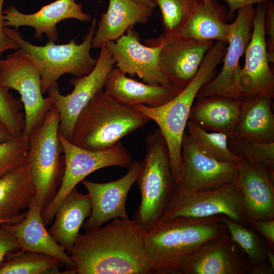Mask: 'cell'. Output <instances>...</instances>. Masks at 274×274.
<instances>
[{
	"label": "cell",
	"mask_w": 274,
	"mask_h": 274,
	"mask_svg": "<svg viewBox=\"0 0 274 274\" xmlns=\"http://www.w3.org/2000/svg\"><path fill=\"white\" fill-rule=\"evenodd\" d=\"M251 266L246 254L227 232L188 257L179 274H246Z\"/></svg>",
	"instance_id": "obj_18"
},
{
	"label": "cell",
	"mask_w": 274,
	"mask_h": 274,
	"mask_svg": "<svg viewBox=\"0 0 274 274\" xmlns=\"http://www.w3.org/2000/svg\"><path fill=\"white\" fill-rule=\"evenodd\" d=\"M64 266L57 258L30 251L19 250L10 252L0 265V274H58L64 273Z\"/></svg>",
	"instance_id": "obj_29"
},
{
	"label": "cell",
	"mask_w": 274,
	"mask_h": 274,
	"mask_svg": "<svg viewBox=\"0 0 274 274\" xmlns=\"http://www.w3.org/2000/svg\"><path fill=\"white\" fill-rule=\"evenodd\" d=\"M225 215L248 226L242 192L236 183L206 191H188L175 186L162 220L178 217L204 218Z\"/></svg>",
	"instance_id": "obj_9"
},
{
	"label": "cell",
	"mask_w": 274,
	"mask_h": 274,
	"mask_svg": "<svg viewBox=\"0 0 274 274\" xmlns=\"http://www.w3.org/2000/svg\"><path fill=\"white\" fill-rule=\"evenodd\" d=\"M150 120L132 107L112 101L102 90L79 115L71 142L87 149H106Z\"/></svg>",
	"instance_id": "obj_4"
},
{
	"label": "cell",
	"mask_w": 274,
	"mask_h": 274,
	"mask_svg": "<svg viewBox=\"0 0 274 274\" xmlns=\"http://www.w3.org/2000/svg\"><path fill=\"white\" fill-rule=\"evenodd\" d=\"M188 120L208 131L233 136L243 100L223 96L196 98Z\"/></svg>",
	"instance_id": "obj_26"
},
{
	"label": "cell",
	"mask_w": 274,
	"mask_h": 274,
	"mask_svg": "<svg viewBox=\"0 0 274 274\" xmlns=\"http://www.w3.org/2000/svg\"><path fill=\"white\" fill-rule=\"evenodd\" d=\"M228 9L216 0H195L179 33L174 37L227 43Z\"/></svg>",
	"instance_id": "obj_24"
},
{
	"label": "cell",
	"mask_w": 274,
	"mask_h": 274,
	"mask_svg": "<svg viewBox=\"0 0 274 274\" xmlns=\"http://www.w3.org/2000/svg\"><path fill=\"white\" fill-rule=\"evenodd\" d=\"M253 5L237 10L236 18L230 24V32L222 67L218 75L204 84L196 98L223 96L243 100L239 87L241 70L239 60L251 39L254 15Z\"/></svg>",
	"instance_id": "obj_12"
},
{
	"label": "cell",
	"mask_w": 274,
	"mask_h": 274,
	"mask_svg": "<svg viewBox=\"0 0 274 274\" xmlns=\"http://www.w3.org/2000/svg\"><path fill=\"white\" fill-rule=\"evenodd\" d=\"M153 40L162 42L159 55L160 68L172 86L183 89L192 81L201 62L214 43L161 34Z\"/></svg>",
	"instance_id": "obj_17"
},
{
	"label": "cell",
	"mask_w": 274,
	"mask_h": 274,
	"mask_svg": "<svg viewBox=\"0 0 274 274\" xmlns=\"http://www.w3.org/2000/svg\"><path fill=\"white\" fill-rule=\"evenodd\" d=\"M96 26L95 17L88 32L80 44H77L74 39L64 44L57 45L49 41L44 46H37L25 40L18 29L5 27V31L19 44V49L15 51L26 57L39 72L44 93L57 84V80L64 74L80 77L93 70L97 58L91 56L90 50Z\"/></svg>",
	"instance_id": "obj_6"
},
{
	"label": "cell",
	"mask_w": 274,
	"mask_h": 274,
	"mask_svg": "<svg viewBox=\"0 0 274 274\" xmlns=\"http://www.w3.org/2000/svg\"><path fill=\"white\" fill-rule=\"evenodd\" d=\"M5 0H0V56L8 50H17L19 44L8 36L5 31L4 14L2 11Z\"/></svg>",
	"instance_id": "obj_39"
},
{
	"label": "cell",
	"mask_w": 274,
	"mask_h": 274,
	"mask_svg": "<svg viewBox=\"0 0 274 274\" xmlns=\"http://www.w3.org/2000/svg\"><path fill=\"white\" fill-rule=\"evenodd\" d=\"M36 188L29 164L22 166L0 177V220L8 224L22 221L36 196Z\"/></svg>",
	"instance_id": "obj_25"
},
{
	"label": "cell",
	"mask_w": 274,
	"mask_h": 274,
	"mask_svg": "<svg viewBox=\"0 0 274 274\" xmlns=\"http://www.w3.org/2000/svg\"><path fill=\"white\" fill-rule=\"evenodd\" d=\"M248 225L262 235L268 247L274 249V219L248 220Z\"/></svg>",
	"instance_id": "obj_37"
},
{
	"label": "cell",
	"mask_w": 274,
	"mask_h": 274,
	"mask_svg": "<svg viewBox=\"0 0 274 274\" xmlns=\"http://www.w3.org/2000/svg\"><path fill=\"white\" fill-rule=\"evenodd\" d=\"M222 222L232 239L246 254L251 265L266 261L268 246L256 232L226 216L223 217Z\"/></svg>",
	"instance_id": "obj_31"
},
{
	"label": "cell",
	"mask_w": 274,
	"mask_h": 274,
	"mask_svg": "<svg viewBox=\"0 0 274 274\" xmlns=\"http://www.w3.org/2000/svg\"><path fill=\"white\" fill-rule=\"evenodd\" d=\"M185 132L193 144L208 156L220 161L237 163L241 158L233 154L227 146V135L223 133L209 132L188 120Z\"/></svg>",
	"instance_id": "obj_30"
},
{
	"label": "cell",
	"mask_w": 274,
	"mask_h": 274,
	"mask_svg": "<svg viewBox=\"0 0 274 274\" xmlns=\"http://www.w3.org/2000/svg\"><path fill=\"white\" fill-rule=\"evenodd\" d=\"M160 10L164 31L176 36L187 20L195 0H152Z\"/></svg>",
	"instance_id": "obj_33"
},
{
	"label": "cell",
	"mask_w": 274,
	"mask_h": 274,
	"mask_svg": "<svg viewBox=\"0 0 274 274\" xmlns=\"http://www.w3.org/2000/svg\"><path fill=\"white\" fill-rule=\"evenodd\" d=\"M13 138L8 129L0 122V142L8 141Z\"/></svg>",
	"instance_id": "obj_42"
},
{
	"label": "cell",
	"mask_w": 274,
	"mask_h": 274,
	"mask_svg": "<svg viewBox=\"0 0 274 274\" xmlns=\"http://www.w3.org/2000/svg\"><path fill=\"white\" fill-rule=\"evenodd\" d=\"M3 223H7V222L3 220H0V224Z\"/></svg>",
	"instance_id": "obj_44"
},
{
	"label": "cell",
	"mask_w": 274,
	"mask_h": 274,
	"mask_svg": "<svg viewBox=\"0 0 274 274\" xmlns=\"http://www.w3.org/2000/svg\"><path fill=\"white\" fill-rule=\"evenodd\" d=\"M28 138L22 135L0 142V177L26 162Z\"/></svg>",
	"instance_id": "obj_35"
},
{
	"label": "cell",
	"mask_w": 274,
	"mask_h": 274,
	"mask_svg": "<svg viewBox=\"0 0 274 274\" xmlns=\"http://www.w3.org/2000/svg\"><path fill=\"white\" fill-rule=\"evenodd\" d=\"M0 83L20 94L25 115L22 135L28 138L53 105L49 96H43L40 74L26 57L15 51L0 59Z\"/></svg>",
	"instance_id": "obj_10"
},
{
	"label": "cell",
	"mask_w": 274,
	"mask_h": 274,
	"mask_svg": "<svg viewBox=\"0 0 274 274\" xmlns=\"http://www.w3.org/2000/svg\"><path fill=\"white\" fill-rule=\"evenodd\" d=\"M227 146L238 157L264 165L273 179L274 142L259 143L233 136L227 138Z\"/></svg>",
	"instance_id": "obj_32"
},
{
	"label": "cell",
	"mask_w": 274,
	"mask_h": 274,
	"mask_svg": "<svg viewBox=\"0 0 274 274\" xmlns=\"http://www.w3.org/2000/svg\"><path fill=\"white\" fill-rule=\"evenodd\" d=\"M274 267L268 262H261L251 265L248 273L249 274H273Z\"/></svg>",
	"instance_id": "obj_41"
},
{
	"label": "cell",
	"mask_w": 274,
	"mask_h": 274,
	"mask_svg": "<svg viewBox=\"0 0 274 274\" xmlns=\"http://www.w3.org/2000/svg\"><path fill=\"white\" fill-rule=\"evenodd\" d=\"M20 249L15 237L0 224V265L8 254Z\"/></svg>",
	"instance_id": "obj_38"
},
{
	"label": "cell",
	"mask_w": 274,
	"mask_h": 274,
	"mask_svg": "<svg viewBox=\"0 0 274 274\" xmlns=\"http://www.w3.org/2000/svg\"><path fill=\"white\" fill-rule=\"evenodd\" d=\"M79 233L68 251L77 274H151L146 231L133 220L117 218Z\"/></svg>",
	"instance_id": "obj_1"
},
{
	"label": "cell",
	"mask_w": 274,
	"mask_h": 274,
	"mask_svg": "<svg viewBox=\"0 0 274 274\" xmlns=\"http://www.w3.org/2000/svg\"><path fill=\"white\" fill-rule=\"evenodd\" d=\"M228 6V20L231 19L238 9L249 5L265 4L273 0H225Z\"/></svg>",
	"instance_id": "obj_40"
},
{
	"label": "cell",
	"mask_w": 274,
	"mask_h": 274,
	"mask_svg": "<svg viewBox=\"0 0 274 274\" xmlns=\"http://www.w3.org/2000/svg\"><path fill=\"white\" fill-rule=\"evenodd\" d=\"M237 163L220 161L200 151L185 132L179 176L175 186L188 191H206L235 182Z\"/></svg>",
	"instance_id": "obj_13"
},
{
	"label": "cell",
	"mask_w": 274,
	"mask_h": 274,
	"mask_svg": "<svg viewBox=\"0 0 274 274\" xmlns=\"http://www.w3.org/2000/svg\"><path fill=\"white\" fill-rule=\"evenodd\" d=\"M146 43L147 45L141 43L138 32L132 27L105 46L114 59L116 67L126 75H136L150 85H171L159 64L163 44L152 39L146 40Z\"/></svg>",
	"instance_id": "obj_14"
},
{
	"label": "cell",
	"mask_w": 274,
	"mask_h": 274,
	"mask_svg": "<svg viewBox=\"0 0 274 274\" xmlns=\"http://www.w3.org/2000/svg\"><path fill=\"white\" fill-rule=\"evenodd\" d=\"M9 90L0 83V122L16 138L22 135L24 129L23 105L20 98H15Z\"/></svg>",
	"instance_id": "obj_34"
},
{
	"label": "cell",
	"mask_w": 274,
	"mask_h": 274,
	"mask_svg": "<svg viewBox=\"0 0 274 274\" xmlns=\"http://www.w3.org/2000/svg\"><path fill=\"white\" fill-rule=\"evenodd\" d=\"M134 1L139 2V3L146 4L153 8H154L156 6L155 3L153 2L152 0H134Z\"/></svg>",
	"instance_id": "obj_43"
},
{
	"label": "cell",
	"mask_w": 274,
	"mask_h": 274,
	"mask_svg": "<svg viewBox=\"0 0 274 274\" xmlns=\"http://www.w3.org/2000/svg\"><path fill=\"white\" fill-rule=\"evenodd\" d=\"M265 5V32L266 49L269 63H274V3L270 1Z\"/></svg>",
	"instance_id": "obj_36"
},
{
	"label": "cell",
	"mask_w": 274,
	"mask_h": 274,
	"mask_svg": "<svg viewBox=\"0 0 274 274\" xmlns=\"http://www.w3.org/2000/svg\"><path fill=\"white\" fill-rule=\"evenodd\" d=\"M225 215L204 218L178 217L161 220L146 232L145 249L153 273H179L191 254L228 230Z\"/></svg>",
	"instance_id": "obj_2"
},
{
	"label": "cell",
	"mask_w": 274,
	"mask_h": 274,
	"mask_svg": "<svg viewBox=\"0 0 274 274\" xmlns=\"http://www.w3.org/2000/svg\"><path fill=\"white\" fill-rule=\"evenodd\" d=\"M60 116L53 105L42 122L28 137L26 162L42 211L53 199L64 175L65 160L59 139Z\"/></svg>",
	"instance_id": "obj_7"
},
{
	"label": "cell",
	"mask_w": 274,
	"mask_h": 274,
	"mask_svg": "<svg viewBox=\"0 0 274 274\" xmlns=\"http://www.w3.org/2000/svg\"><path fill=\"white\" fill-rule=\"evenodd\" d=\"M226 47L224 42H214L192 81L169 101L153 108L144 105L132 107L158 125L168 147L175 183L179 174L182 139L191 108L200 88L212 79L216 67L222 62Z\"/></svg>",
	"instance_id": "obj_3"
},
{
	"label": "cell",
	"mask_w": 274,
	"mask_h": 274,
	"mask_svg": "<svg viewBox=\"0 0 274 274\" xmlns=\"http://www.w3.org/2000/svg\"><path fill=\"white\" fill-rule=\"evenodd\" d=\"M91 213L89 194L79 192L76 187L59 204L55 214L54 221L48 231L53 239L68 252L73 246L80 228Z\"/></svg>",
	"instance_id": "obj_28"
},
{
	"label": "cell",
	"mask_w": 274,
	"mask_h": 274,
	"mask_svg": "<svg viewBox=\"0 0 274 274\" xmlns=\"http://www.w3.org/2000/svg\"><path fill=\"white\" fill-rule=\"evenodd\" d=\"M82 8V5L75 0H57L42 7L35 13L26 14L11 6L3 12L4 26L17 29L21 26H30L36 30L35 39L41 40L44 33L50 41L55 42L58 39L56 25L60 21L73 18L88 22L91 20V16Z\"/></svg>",
	"instance_id": "obj_20"
},
{
	"label": "cell",
	"mask_w": 274,
	"mask_h": 274,
	"mask_svg": "<svg viewBox=\"0 0 274 274\" xmlns=\"http://www.w3.org/2000/svg\"><path fill=\"white\" fill-rule=\"evenodd\" d=\"M154 8L134 0H109L102 13L92 41V48H101L125 34L135 24H145L153 14Z\"/></svg>",
	"instance_id": "obj_23"
},
{
	"label": "cell",
	"mask_w": 274,
	"mask_h": 274,
	"mask_svg": "<svg viewBox=\"0 0 274 274\" xmlns=\"http://www.w3.org/2000/svg\"><path fill=\"white\" fill-rule=\"evenodd\" d=\"M235 182L243 198L247 220L274 219L273 179L263 164L241 159Z\"/></svg>",
	"instance_id": "obj_19"
},
{
	"label": "cell",
	"mask_w": 274,
	"mask_h": 274,
	"mask_svg": "<svg viewBox=\"0 0 274 274\" xmlns=\"http://www.w3.org/2000/svg\"><path fill=\"white\" fill-rule=\"evenodd\" d=\"M146 154L136 178L140 206L132 217L146 232L162 220L175 187L168 147L159 129L145 139Z\"/></svg>",
	"instance_id": "obj_5"
},
{
	"label": "cell",
	"mask_w": 274,
	"mask_h": 274,
	"mask_svg": "<svg viewBox=\"0 0 274 274\" xmlns=\"http://www.w3.org/2000/svg\"><path fill=\"white\" fill-rule=\"evenodd\" d=\"M65 160V169L61 184L52 201L42 211L45 225L54 219L55 212L66 195L80 182L93 172L113 166L128 167L132 157L119 142L111 148L94 150L80 147L58 133Z\"/></svg>",
	"instance_id": "obj_8"
},
{
	"label": "cell",
	"mask_w": 274,
	"mask_h": 274,
	"mask_svg": "<svg viewBox=\"0 0 274 274\" xmlns=\"http://www.w3.org/2000/svg\"><path fill=\"white\" fill-rule=\"evenodd\" d=\"M141 166V161L133 160L127 173L118 180L100 183L85 179L81 182L88 191L91 203V214L81 227L84 231L101 226L111 219L129 218L126 198Z\"/></svg>",
	"instance_id": "obj_16"
},
{
	"label": "cell",
	"mask_w": 274,
	"mask_h": 274,
	"mask_svg": "<svg viewBox=\"0 0 274 274\" xmlns=\"http://www.w3.org/2000/svg\"><path fill=\"white\" fill-rule=\"evenodd\" d=\"M264 22L265 5L257 4L251 39L244 54L245 64L239 76L243 100L260 94L274 96V76L269 64Z\"/></svg>",
	"instance_id": "obj_15"
},
{
	"label": "cell",
	"mask_w": 274,
	"mask_h": 274,
	"mask_svg": "<svg viewBox=\"0 0 274 274\" xmlns=\"http://www.w3.org/2000/svg\"><path fill=\"white\" fill-rule=\"evenodd\" d=\"M182 90L174 86L150 85L130 78L117 67L109 73L104 92L110 100L127 107H156L166 103Z\"/></svg>",
	"instance_id": "obj_21"
},
{
	"label": "cell",
	"mask_w": 274,
	"mask_h": 274,
	"mask_svg": "<svg viewBox=\"0 0 274 274\" xmlns=\"http://www.w3.org/2000/svg\"><path fill=\"white\" fill-rule=\"evenodd\" d=\"M273 97L260 94L244 99L233 136L259 143L274 142Z\"/></svg>",
	"instance_id": "obj_27"
},
{
	"label": "cell",
	"mask_w": 274,
	"mask_h": 274,
	"mask_svg": "<svg viewBox=\"0 0 274 274\" xmlns=\"http://www.w3.org/2000/svg\"><path fill=\"white\" fill-rule=\"evenodd\" d=\"M2 226L15 237L21 251L50 255L60 260L66 269H75V265L66 250L53 239L47 230L42 217V209L36 198L22 221L14 224L3 223Z\"/></svg>",
	"instance_id": "obj_22"
},
{
	"label": "cell",
	"mask_w": 274,
	"mask_h": 274,
	"mask_svg": "<svg viewBox=\"0 0 274 274\" xmlns=\"http://www.w3.org/2000/svg\"><path fill=\"white\" fill-rule=\"evenodd\" d=\"M115 64V61L106 46L100 48L97 62L88 74L70 80L73 90L67 95L60 93L57 84L47 92L60 116L59 134L71 141L76 119L88 103L100 91L104 90L107 76Z\"/></svg>",
	"instance_id": "obj_11"
}]
</instances>
